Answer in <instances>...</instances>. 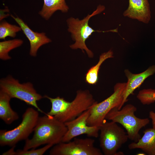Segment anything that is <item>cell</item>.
Listing matches in <instances>:
<instances>
[{
    "mask_svg": "<svg viewBox=\"0 0 155 155\" xmlns=\"http://www.w3.org/2000/svg\"><path fill=\"white\" fill-rule=\"evenodd\" d=\"M43 97L48 99L51 104L47 114L64 123L75 119L96 102L88 90L78 91L71 102L59 96L52 98L45 95Z\"/></svg>",
    "mask_w": 155,
    "mask_h": 155,
    "instance_id": "cell-1",
    "label": "cell"
},
{
    "mask_svg": "<svg viewBox=\"0 0 155 155\" xmlns=\"http://www.w3.org/2000/svg\"><path fill=\"white\" fill-rule=\"evenodd\" d=\"M64 123L50 115L39 117L34 128L32 138L26 140L23 150L36 148L42 145L53 146L62 142L67 131Z\"/></svg>",
    "mask_w": 155,
    "mask_h": 155,
    "instance_id": "cell-2",
    "label": "cell"
},
{
    "mask_svg": "<svg viewBox=\"0 0 155 155\" xmlns=\"http://www.w3.org/2000/svg\"><path fill=\"white\" fill-rule=\"evenodd\" d=\"M105 9L104 6L98 5L96 9L91 14H88L82 20L78 18L71 17L67 20L68 31L71 34V37L75 42L70 46L73 49H80L83 52L85 51L88 56L92 58L94 56L93 52L87 47L86 44V40L94 32H117V29L106 31L95 30L90 27L88 24L90 19L92 16L99 14Z\"/></svg>",
    "mask_w": 155,
    "mask_h": 155,
    "instance_id": "cell-3",
    "label": "cell"
},
{
    "mask_svg": "<svg viewBox=\"0 0 155 155\" xmlns=\"http://www.w3.org/2000/svg\"><path fill=\"white\" fill-rule=\"evenodd\" d=\"M137 108L134 105L127 104L120 110L114 108L106 115L105 119L119 123L125 129L129 139L137 142L141 138L139 131L143 127L148 124L149 119H141L135 115Z\"/></svg>",
    "mask_w": 155,
    "mask_h": 155,
    "instance_id": "cell-4",
    "label": "cell"
},
{
    "mask_svg": "<svg viewBox=\"0 0 155 155\" xmlns=\"http://www.w3.org/2000/svg\"><path fill=\"white\" fill-rule=\"evenodd\" d=\"M126 83H118L114 86L113 93L107 98L99 103L96 102L90 108V113L87 120L91 126L100 127L104 122L107 114L112 109L122 107L123 96Z\"/></svg>",
    "mask_w": 155,
    "mask_h": 155,
    "instance_id": "cell-5",
    "label": "cell"
},
{
    "mask_svg": "<svg viewBox=\"0 0 155 155\" xmlns=\"http://www.w3.org/2000/svg\"><path fill=\"white\" fill-rule=\"evenodd\" d=\"M0 90L6 93L11 98H15L35 107L38 111L48 115L38 106L37 101L44 98L38 93L30 82L22 84L9 75L0 80Z\"/></svg>",
    "mask_w": 155,
    "mask_h": 155,
    "instance_id": "cell-6",
    "label": "cell"
},
{
    "mask_svg": "<svg viewBox=\"0 0 155 155\" xmlns=\"http://www.w3.org/2000/svg\"><path fill=\"white\" fill-rule=\"evenodd\" d=\"M39 117L37 111L31 107L27 108L22 115L21 123L17 127L10 130H0V146L12 147L19 142L27 140L34 131Z\"/></svg>",
    "mask_w": 155,
    "mask_h": 155,
    "instance_id": "cell-7",
    "label": "cell"
},
{
    "mask_svg": "<svg viewBox=\"0 0 155 155\" xmlns=\"http://www.w3.org/2000/svg\"><path fill=\"white\" fill-rule=\"evenodd\" d=\"M100 146L105 155H123L118 150L129 139L127 132L117 123L104 122L99 127Z\"/></svg>",
    "mask_w": 155,
    "mask_h": 155,
    "instance_id": "cell-8",
    "label": "cell"
},
{
    "mask_svg": "<svg viewBox=\"0 0 155 155\" xmlns=\"http://www.w3.org/2000/svg\"><path fill=\"white\" fill-rule=\"evenodd\" d=\"M73 141L61 142L52 148L50 155H102L100 150L94 146L95 140L91 138L75 137Z\"/></svg>",
    "mask_w": 155,
    "mask_h": 155,
    "instance_id": "cell-9",
    "label": "cell"
},
{
    "mask_svg": "<svg viewBox=\"0 0 155 155\" xmlns=\"http://www.w3.org/2000/svg\"><path fill=\"white\" fill-rule=\"evenodd\" d=\"M90 113L89 108L74 119L65 123L67 130L63 137L62 142H68L83 134L86 135L90 137H98L99 127L89 126L87 124V120Z\"/></svg>",
    "mask_w": 155,
    "mask_h": 155,
    "instance_id": "cell-10",
    "label": "cell"
},
{
    "mask_svg": "<svg viewBox=\"0 0 155 155\" xmlns=\"http://www.w3.org/2000/svg\"><path fill=\"white\" fill-rule=\"evenodd\" d=\"M123 15L144 24H148L151 18L148 0H129L128 7Z\"/></svg>",
    "mask_w": 155,
    "mask_h": 155,
    "instance_id": "cell-11",
    "label": "cell"
},
{
    "mask_svg": "<svg viewBox=\"0 0 155 155\" xmlns=\"http://www.w3.org/2000/svg\"><path fill=\"white\" fill-rule=\"evenodd\" d=\"M11 16L21 28L23 33L28 39L30 44V55L31 56L36 57L38 49L41 46L51 42V40L46 35L45 33L34 32L22 19L12 15Z\"/></svg>",
    "mask_w": 155,
    "mask_h": 155,
    "instance_id": "cell-12",
    "label": "cell"
},
{
    "mask_svg": "<svg viewBox=\"0 0 155 155\" xmlns=\"http://www.w3.org/2000/svg\"><path fill=\"white\" fill-rule=\"evenodd\" d=\"M124 73L127 81L123 94L122 106L127 101L129 96L133 94L134 90L139 87L147 78L155 73V65L150 66L145 71L139 73H133L128 69H125Z\"/></svg>",
    "mask_w": 155,
    "mask_h": 155,
    "instance_id": "cell-13",
    "label": "cell"
},
{
    "mask_svg": "<svg viewBox=\"0 0 155 155\" xmlns=\"http://www.w3.org/2000/svg\"><path fill=\"white\" fill-rule=\"evenodd\" d=\"M128 147L130 150L140 149L148 155H155V129H146L138 141L130 143Z\"/></svg>",
    "mask_w": 155,
    "mask_h": 155,
    "instance_id": "cell-14",
    "label": "cell"
},
{
    "mask_svg": "<svg viewBox=\"0 0 155 155\" xmlns=\"http://www.w3.org/2000/svg\"><path fill=\"white\" fill-rule=\"evenodd\" d=\"M11 99L7 94L0 90V118L8 125L11 124L19 117L17 112L11 107Z\"/></svg>",
    "mask_w": 155,
    "mask_h": 155,
    "instance_id": "cell-15",
    "label": "cell"
},
{
    "mask_svg": "<svg viewBox=\"0 0 155 155\" xmlns=\"http://www.w3.org/2000/svg\"><path fill=\"white\" fill-rule=\"evenodd\" d=\"M44 4L39 15L46 20H48L56 11L60 10L67 12L69 7L65 0H43Z\"/></svg>",
    "mask_w": 155,
    "mask_h": 155,
    "instance_id": "cell-16",
    "label": "cell"
},
{
    "mask_svg": "<svg viewBox=\"0 0 155 155\" xmlns=\"http://www.w3.org/2000/svg\"><path fill=\"white\" fill-rule=\"evenodd\" d=\"M113 53L112 50L102 53L100 56L99 60L95 65L91 67L85 75L86 82L90 85L96 84L98 79V73L102 64L106 59L113 57Z\"/></svg>",
    "mask_w": 155,
    "mask_h": 155,
    "instance_id": "cell-17",
    "label": "cell"
},
{
    "mask_svg": "<svg viewBox=\"0 0 155 155\" xmlns=\"http://www.w3.org/2000/svg\"><path fill=\"white\" fill-rule=\"evenodd\" d=\"M20 39H15L0 42V59L3 60L10 59L9 53L11 50L20 46L23 43Z\"/></svg>",
    "mask_w": 155,
    "mask_h": 155,
    "instance_id": "cell-18",
    "label": "cell"
},
{
    "mask_svg": "<svg viewBox=\"0 0 155 155\" xmlns=\"http://www.w3.org/2000/svg\"><path fill=\"white\" fill-rule=\"evenodd\" d=\"M53 146L51 144H46L44 147L37 149L35 148L28 150L18 149L14 150L16 146L11 147L8 151L2 154L3 155H42Z\"/></svg>",
    "mask_w": 155,
    "mask_h": 155,
    "instance_id": "cell-19",
    "label": "cell"
},
{
    "mask_svg": "<svg viewBox=\"0 0 155 155\" xmlns=\"http://www.w3.org/2000/svg\"><path fill=\"white\" fill-rule=\"evenodd\" d=\"M21 30L20 26L3 21L0 24V39H5L7 36L14 38L16 36V33Z\"/></svg>",
    "mask_w": 155,
    "mask_h": 155,
    "instance_id": "cell-20",
    "label": "cell"
},
{
    "mask_svg": "<svg viewBox=\"0 0 155 155\" xmlns=\"http://www.w3.org/2000/svg\"><path fill=\"white\" fill-rule=\"evenodd\" d=\"M137 98L143 105H149L155 102V89H144L139 91Z\"/></svg>",
    "mask_w": 155,
    "mask_h": 155,
    "instance_id": "cell-21",
    "label": "cell"
},
{
    "mask_svg": "<svg viewBox=\"0 0 155 155\" xmlns=\"http://www.w3.org/2000/svg\"><path fill=\"white\" fill-rule=\"evenodd\" d=\"M149 117L152 120V128L155 129V112L150 111L149 113Z\"/></svg>",
    "mask_w": 155,
    "mask_h": 155,
    "instance_id": "cell-22",
    "label": "cell"
},
{
    "mask_svg": "<svg viewBox=\"0 0 155 155\" xmlns=\"http://www.w3.org/2000/svg\"><path fill=\"white\" fill-rule=\"evenodd\" d=\"M154 37H155V32H154Z\"/></svg>",
    "mask_w": 155,
    "mask_h": 155,
    "instance_id": "cell-23",
    "label": "cell"
}]
</instances>
